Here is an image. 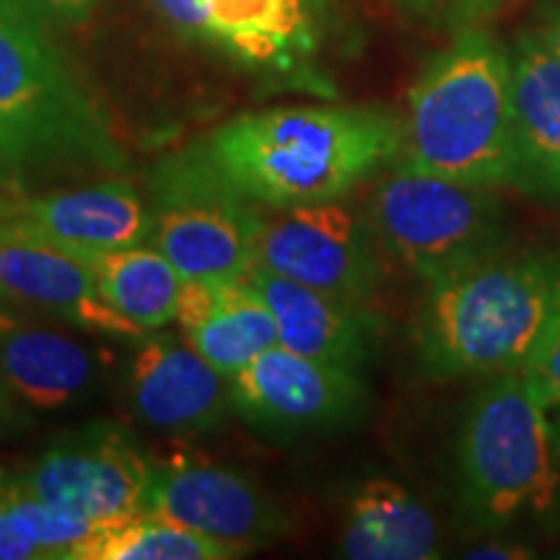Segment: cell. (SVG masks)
<instances>
[{
  "mask_svg": "<svg viewBox=\"0 0 560 560\" xmlns=\"http://www.w3.org/2000/svg\"><path fill=\"white\" fill-rule=\"evenodd\" d=\"M143 514L200 532L236 558L289 532L283 509L255 480L208 462H156Z\"/></svg>",
  "mask_w": 560,
  "mask_h": 560,
  "instance_id": "12",
  "label": "cell"
},
{
  "mask_svg": "<svg viewBox=\"0 0 560 560\" xmlns=\"http://www.w3.org/2000/svg\"><path fill=\"white\" fill-rule=\"evenodd\" d=\"M558 317L560 247H509L429 285L418 361L439 380L522 371Z\"/></svg>",
  "mask_w": 560,
  "mask_h": 560,
  "instance_id": "2",
  "label": "cell"
},
{
  "mask_svg": "<svg viewBox=\"0 0 560 560\" xmlns=\"http://www.w3.org/2000/svg\"><path fill=\"white\" fill-rule=\"evenodd\" d=\"M244 278L270 306L283 348L359 374L380 353L382 317L361 301L314 291L260 265H252Z\"/></svg>",
  "mask_w": 560,
  "mask_h": 560,
  "instance_id": "15",
  "label": "cell"
},
{
  "mask_svg": "<svg viewBox=\"0 0 560 560\" xmlns=\"http://www.w3.org/2000/svg\"><path fill=\"white\" fill-rule=\"evenodd\" d=\"M402 122L380 107L299 104L247 112L179 151L192 166L265 210L342 200L395 164Z\"/></svg>",
  "mask_w": 560,
  "mask_h": 560,
  "instance_id": "1",
  "label": "cell"
},
{
  "mask_svg": "<svg viewBox=\"0 0 560 560\" xmlns=\"http://www.w3.org/2000/svg\"><path fill=\"white\" fill-rule=\"evenodd\" d=\"M5 213H9V200H3V198H0V219H3Z\"/></svg>",
  "mask_w": 560,
  "mask_h": 560,
  "instance_id": "33",
  "label": "cell"
},
{
  "mask_svg": "<svg viewBox=\"0 0 560 560\" xmlns=\"http://www.w3.org/2000/svg\"><path fill=\"white\" fill-rule=\"evenodd\" d=\"M0 560H42L37 545H32L24 535H19L0 509Z\"/></svg>",
  "mask_w": 560,
  "mask_h": 560,
  "instance_id": "27",
  "label": "cell"
},
{
  "mask_svg": "<svg viewBox=\"0 0 560 560\" xmlns=\"http://www.w3.org/2000/svg\"><path fill=\"white\" fill-rule=\"evenodd\" d=\"M0 161L19 177L128 166L100 104L21 0H0Z\"/></svg>",
  "mask_w": 560,
  "mask_h": 560,
  "instance_id": "4",
  "label": "cell"
},
{
  "mask_svg": "<svg viewBox=\"0 0 560 560\" xmlns=\"http://www.w3.org/2000/svg\"><path fill=\"white\" fill-rule=\"evenodd\" d=\"M26 425H30L26 405L0 380V436H11V433L24 431Z\"/></svg>",
  "mask_w": 560,
  "mask_h": 560,
  "instance_id": "28",
  "label": "cell"
},
{
  "mask_svg": "<svg viewBox=\"0 0 560 560\" xmlns=\"http://www.w3.org/2000/svg\"><path fill=\"white\" fill-rule=\"evenodd\" d=\"M552 433H556V446L560 454V405L556 408V418H552Z\"/></svg>",
  "mask_w": 560,
  "mask_h": 560,
  "instance_id": "32",
  "label": "cell"
},
{
  "mask_svg": "<svg viewBox=\"0 0 560 560\" xmlns=\"http://www.w3.org/2000/svg\"><path fill=\"white\" fill-rule=\"evenodd\" d=\"M548 408L520 371L490 374L467 402L457 436L459 493L475 522L499 527L558 499V446Z\"/></svg>",
  "mask_w": 560,
  "mask_h": 560,
  "instance_id": "5",
  "label": "cell"
},
{
  "mask_svg": "<svg viewBox=\"0 0 560 560\" xmlns=\"http://www.w3.org/2000/svg\"><path fill=\"white\" fill-rule=\"evenodd\" d=\"M236 558L226 545L172 524L140 514L132 520L107 524L81 560H226Z\"/></svg>",
  "mask_w": 560,
  "mask_h": 560,
  "instance_id": "22",
  "label": "cell"
},
{
  "mask_svg": "<svg viewBox=\"0 0 560 560\" xmlns=\"http://www.w3.org/2000/svg\"><path fill=\"white\" fill-rule=\"evenodd\" d=\"M395 161L459 185L520 190L511 55L493 34L459 30L420 70Z\"/></svg>",
  "mask_w": 560,
  "mask_h": 560,
  "instance_id": "3",
  "label": "cell"
},
{
  "mask_svg": "<svg viewBox=\"0 0 560 560\" xmlns=\"http://www.w3.org/2000/svg\"><path fill=\"white\" fill-rule=\"evenodd\" d=\"M128 405L140 425L172 436L210 433L234 412L226 376L172 332L138 346L128 369Z\"/></svg>",
  "mask_w": 560,
  "mask_h": 560,
  "instance_id": "14",
  "label": "cell"
},
{
  "mask_svg": "<svg viewBox=\"0 0 560 560\" xmlns=\"http://www.w3.org/2000/svg\"><path fill=\"white\" fill-rule=\"evenodd\" d=\"M382 244L340 200L278 210L257 236L255 265L330 296L361 301L382 283Z\"/></svg>",
  "mask_w": 560,
  "mask_h": 560,
  "instance_id": "11",
  "label": "cell"
},
{
  "mask_svg": "<svg viewBox=\"0 0 560 560\" xmlns=\"http://www.w3.org/2000/svg\"><path fill=\"white\" fill-rule=\"evenodd\" d=\"M522 545H486V548H475L472 552H467V558H527L529 552H522Z\"/></svg>",
  "mask_w": 560,
  "mask_h": 560,
  "instance_id": "30",
  "label": "cell"
},
{
  "mask_svg": "<svg viewBox=\"0 0 560 560\" xmlns=\"http://www.w3.org/2000/svg\"><path fill=\"white\" fill-rule=\"evenodd\" d=\"M389 3L412 13V16L467 30V26H475L480 19L499 11L506 0H389Z\"/></svg>",
  "mask_w": 560,
  "mask_h": 560,
  "instance_id": "25",
  "label": "cell"
},
{
  "mask_svg": "<svg viewBox=\"0 0 560 560\" xmlns=\"http://www.w3.org/2000/svg\"><path fill=\"white\" fill-rule=\"evenodd\" d=\"M369 223L382 249L425 285L457 276L511 247L495 190L397 164L369 198Z\"/></svg>",
  "mask_w": 560,
  "mask_h": 560,
  "instance_id": "6",
  "label": "cell"
},
{
  "mask_svg": "<svg viewBox=\"0 0 560 560\" xmlns=\"http://www.w3.org/2000/svg\"><path fill=\"white\" fill-rule=\"evenodd\" d=\"M0 291L11 304L66 319L83 332L145 338L104 301L86 257L47 242L9 213L0 219Z\"/></svg>",
  "mask_w": 560,
  "mask_h": 560,
  "instance_id": "13",
  "label": "cell"
},
{
  "mask_svg": "<svg viewBox=\"0 0 560 560\" xmlns=\"http://www.w3.org/2000/svg\"><path fill=\"white\" fill-rule=\"evenodd\" d=\"M509 55L520 190L560 200V58L537 30L516 34Z\"/></svg>",
  "mask_w": 560,
  "mask_h": 560,
  "instance_id": "17",
  "label": "cell"
},
{
  "mask_svg": "<svg viewBox=\"0 0 560 560\" xmlns=\"http://www.w3.org/2000/svg\"><path fill=\"white\" fill-rule=\"evenodd\" d=\"M47 26H79L94 13L96 0H21Z\"/></svg>",
  "mask_w": 560,
  "mask_h": 560,
  "instance_id": "26",
  "label": "cell"
},
{
  "mask_svg": "<svg viewBox=\"0 0 560 560\" xmlns=\"http://www.w3.org/2000/svg\"><path fill=\"white\" fill-rule=\"evenodd\" d=\"M0 380L26 408L66 410L100 387V359L68 335L21 322L0 330Z\"/></svg>",
  "mask_w": 560,
  "mask_h": 560,
  "instance_id": "19",
  "label": "cell"
},
{
  "mask_svg": "<svg viewBox=\"0 0 560 560\" xmlns=\"http://www.w3.org/2000/svg\"><path fill=\"white\" fill-rule=\"evenodd\" d=\"M156 462L115 420H89L55 436L13 482L34 499L100 524L140 516Z\"/></svg>",
  "mask_w": 560,
  "mask_h": 560,
  "instance_id": "9",
  "label": "cell"
},
{
  "mask_svg": "<svg viewBox=\"0 0 560 560\" xmlns=\"http://www.w3.org/2000/svg\"><path fill=\"white\" fill-rule=\"evenodd\" d=\"M149 200V244L185 280H236L255 265L262 208L206 177L179 151L151 170Z\"/></svg>",
  "mask_w": 560,
  "mask_h": 560,
  "instance_id": "8",
  "label": "cell"
},
{
  "mask_svg": "<svg viewBox=\"0 0 560 560\" xmlns=\"http://www.w3.org/2000/svg\"><path fill=\"white\" fill-rule=\"evenodd\" d=\"M0 509L19 535L37 545L42 560H81L89 542L107 527V524L91 522L73 511L34 499L13 480L0 486Z\"/></svg>",
  "mask_w": 560,
  "mask_h": 560,
  "instance_id": "23",
  "label": "cell"
},
{
  "mask_svg": "<svg viewBox=\"0 0 560 560\" xmlns=\"http://www.w3.org/2000/svg\"><path fill=\"white\" fill-rule=\"evenodd\" d=\"M231 410L268 439L289 441L353 425L369 408L359 371L272 346L229 380Z\"/></svg>",
  "mask_w": 560,
  "mask_h": 560,
  "instance_id": "10",
  "label": "cell"
},
{
  "mask_svg": "<svg viewBox=\"0 0 560 560\" xmlns=\"http://www.w3.org/2000/svg\"><path fill=\"white\" fill-rule=\"evenodd\" d=\"M522 380L527 389L535 395V400L542 408L556 410L560 405V317L550 327L548 335L529 355V361L522 366Z\"/></svg>",
  "mask_w": 560,
  "mask_h": 560,
  "instance_id": "24",
  "label": "cell"
},
{
  "mask_svg": "<svg viewBox=\"0 0 560 560\" xmlns=\"http://www.w3.org/2000/svg\"><path fill=\"white\" fill-rule=\"evenodd\" d=\"M170 30L262 86L335 96L322 68L327 0H149Z\"/></svg>",
  "mask_w": 560,
  "mask_h": 560,
  "instance_id": "7",
  "label": "cell"
},
{
  "mask_svg": "<svg viewBox=\"0 0 560 560\" xmlns=\"http://www.w3.org/2000/svg\"><path fill=\"white\" fill-rule=\"evenodd\" d=\"M9 215L75 255L149 244L153 231L151 202L120 177L30 195L9 202Z\"/></svg>",
  "mask_w": 560,
  "mask_h": 560,
  "instance_id": "16",
  "label": "cell"
},
{
  "mask_svg": "<svg viewBox=\"0 0 560 560\" xmlns=\"http://www.w3.org/2000/svg\"><path fill=\"white\" fill-rule=\"evenodd\" d=\"M81 257L94 270L104 301L143 332H159L177 319L185 278L153 244Z\"/></svg>",
  "mask_w": 560,
  "mask_h": 560,
  "instance_id": "21",
  "label": "cell"
},
{
  "mask_svg": "<svg viewBox=\"0 0 560 560\" xmlns=\"http://www.w3.org/2000/svg\"><path fill=\"white\" fill-rule=\"evenodd\" d=\"M16 310L19 306L11 304V301L3 296V291H0V330H11V327L21 325V317Z\"/></svg>",
  "mask_w": 560,
  "mask_h": 560,
  "instance_id": "31",
  "label": "cell"
},
{
  "mask_svg": "<svg viewBox=\"0 0 560 560\" xmlns=\"http://www.w3.org/2000/svg\"><path fill=\"white\" fill-rule=\"evenodd\" d=\"M350 560H429L439 556V524L425 503L389 478L355 488L340 532Z\"/></svg>",
  "mask_w": 560,
  "mask_h": 560,
  "instance_id": "20",
  "label": "cell"
},
{
  "mask_svg": "<svg viewBox=\"0 0 560 560\" xmlns=\"http://www.w3.org/2000/svg\"><path fill=\"white\" fill-rule=\"evenodd\" d=\"M535 30L560 58V0H548V3L540 5Z\"/></svg>",
  "mask_w": 560,
  "mask_h": 560,
  "instance_id": "29",
  "label": "cell"
},
{
  "mask_svg": "<svg viewBox=\"0 0 560 560\" xmlns=\"http://www.w3.org/2000/svg\"><path fill=\"white\" fill-rule=\"evenodd\" d=\"M177 319L187 342L226 380L278 346L276 317L247 278L185 280Z\"/></svg>",
  "mask_w": 560,
  "mask_h": 560,
  "instance_id": "18",
  "label": "cell"
}]
</instances>
